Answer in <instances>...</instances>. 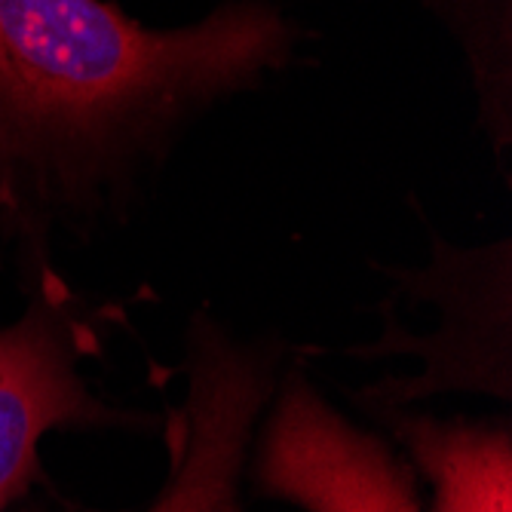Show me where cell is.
Instances as JSON below:
<instances>
[{"mask_svg":"<svg viewBox=\"0 0 512 512\" xmlns=\"http://www.w3.org/2000/svg\"><path fill=\"white\" fill-rule=\"evenodd\" d=\"M295 37L267 0L175 31L111 0H0V237L43 261L53 230L123 215L175 135L286 68Z\"/></svg>","mask_w":512,"mask_h":512,"instance_id":"cell-1","label":"cell"},{"mask_svg":"<svg viewBox=\"0 0 512 512\" xmlns=\"http://www.w3.org/2000/svg\"><path fill=\"white\" fill-rule=\"evenodd\" d=\"M184 368L188 393L166 430L169 476L145 512H243V467L276 390V353L197 313Z\"/></svg>","mask_w":512,"mask_h":512,"instance_id":"cell-2","label":"cell"},{"mask_svg":"<svg viewBox=\"0 0 512 512\" xmlns=\"http://www.w3.org/2000/svg\"><path fill=\"white\" fill-rule=\"evenodd\" d=\"M255 485L304 512H421L417 485L375 433L289 375L261 427Z\"/></svg>","mask_w":512,"mask_h":512,"instance_id":"cell-3","label":"cell"},{"mask_svg":"<svg viewBox=\"0 0 512 512\" xmlns=\"http://www.w3.org/2000/svg\"><path fill=\"white\" fill-rule=\"evenodd\" d=\"M108 411L77 371V329L53 289L7 325L0 347V509L37 476L40 439L56 427L102 424Z\"/></svg>","mask_w":512,"mask_h":512,"instance_id":"cell-4","label":"cell"},{"mask_svg":"<svg viewBox=\"0 0 512 512\" xmlns=\"http://www.w3.org/2000/svg\"><path fill=\"white\" fill-rule=\"evenodd\" d=\"M399 436L433 482V512H512V433L506 424L411 417Z\"/></svg>","mask_w":512,"mask_h":512,"instance_id":"cell-5","label":"cell"},{"mask_svg":"<svg viewBox=\"0 0 512 512\" xmlns=\"http://www.w3.org/2000/svg\"><path fill=\"white\" fill-rule=\"evenodd\" d=\"M470 59L482 123L497 151L512 142V0H421Z\"/></svg>","mask_w":512,"mask_h":512,"instance_id":"cell-6","label":"cell"},{"mask_svg":"<svg viewBox=\"0 0 512 512\" xmlns=\"http://www.w3.org/2000/svg\"><path fill=\"white\" fill-rule=\"evenodd\" d=\"M4 338H7V325H4V329H0V347H4Z\"/></svg>","mask_w":512,"mask_h":512,"instance_id":"cell-7","label":"cell"}]
</instances>
